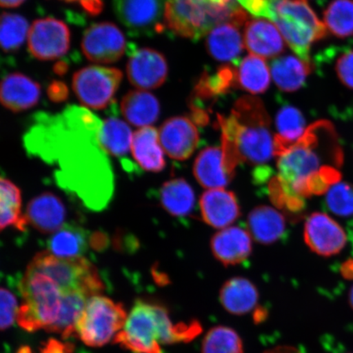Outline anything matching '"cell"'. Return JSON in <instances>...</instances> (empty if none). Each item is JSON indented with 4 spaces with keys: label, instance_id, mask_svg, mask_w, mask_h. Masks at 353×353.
Returning a JSON list of instances; mask_svg holds the SVG:
<instances>
[{
    "label": "cell",
    "instance_id": "5bb4252c",
    "mask_svg": "<svg viewBox=\"0 0 353 353\" xmlns=\"http://www.w3.org/2000/svg\"><path fill=\"white\" fill-rule=\"evenodd\" d=\"M126 72L132 86L147 91L156 90L165 82L169 68L165 56L160 52L142 48L130 55Z\"/></svg>",
    "mask_w": 353,
    "mask_h": 353
},
{
    "label": "cell",
    "instance_id": "3957f363",
    "mask_svg": "<svg viewBox=\"0 0 353 353\" xmlns=\"http://www.w3.org/2000/svg\"><path fill=\"white\" fill-rule=\"evenodd\" d=\"M249 20L236 0H166L165 29L178 37L199 41L225 22L242 26Z\"/></svg>",
    "mask_w": 353,
    "mask_h": 353
},
{
    "label": "cell",
    "instance_id": "e575fe53",
    "mask_svg": "<svg viewBox=\"0 0 353 353\" xmlns=\"http://www.w3.org/2000/svg\"><path fill=\"white\" fill-rule=\"evenodd\" d=\"M0 198H1V230L8 227H14L21 232H25L28 222L25 215L21 214V191L10 180L1 178L0 183Z\"/></svg>",
    "mask_w": 353,
    "mask_h": 353
},
{
    "label": "cell",
    "instance_id": "ab89813d",
    "mask_svg": "<svg viewBox=\"0 0 353 353\" xmlns=\"http://www.w3.org/2000/svg\"><path fill=\"white\" fill-rule=\"evenodd\" d=\"M0 299H1V316H0V326L1 329L6 330L10 328L17 319V299L14 294L10 292V290L6 288H1V293H0Z\"/></svg>",
    "mask_w": 353,
    "mask_h": 353
},
{
    "label": "cell",
    "instance_id": "d590c367",
    "mask_svg": "<svg viewBox=\"0 0 353 353\" xmlns=\"http://www.w3.org/2000/svg\"><path fill=\"white\" fill-rule=\"evenodd\" d=\"M324 24L334 37L345 39L353 34V0H333L324 12Z\"/></svg>",
    "mask_w": 353,
    "mask_h": 353
},
{
    "label": "cell",
    "instance_id": "5b68a950",
    "mask_svg": "<svg viewBox=\"0 0 353 353\" xmlns=\"http://www.w3.org/2000/svg\"><path fill=\"white\" fill-rule=\"evenodd\" d=\"M20 292L24 303L17 321L21 328L33 332L55 323L64 292L51 278L28 268L20 282Z\"/></svg>",
    "mask_w": 353,
    "mask_h": 353
},
{
    "label": "cell",
    "instance_id": "ba28073f",
    "mask_svg": "<svg viewBox=\"0 0 353 353\" xmlns=\"http://www.w3.org/2000/svg\"><path fill=\"white\" fill-rule=\"evenodd\" d=\"M122 79L121 70L90 65L74 74L72 88L83 107L101 110L112 103Z\"/></svg>",
    "mask_w": 353,
    "mask_h": 353
},
{
    "label": "cell",
    "instance_id": "f907efd6",
    "mask_svg": "<svg viewBox=\"0 0 353 353\" xmlns=\"http://www.w3.org/2000/svg\"><path fill=\"white\" fill-rule=\"evenodd\" d=\"M348 299H350V305L353 308V286H352V290H350V297H348Z\"/></svg>",
    "mask_w": 353,
    "mask_h": 353
},
{
    "label": "cell",
    "instance_id": "9c48e42d",
    "mask_svg": "<svg viewBox=\"0 0 353 353\" xmlns=\"http://www.w3.org/2000/svg\"><path fill=\"white\" fill-rule=\"evenodd\" d=\"M157 305L141 300L136 302L123 330L114 336V343L136 353H161Z\"/></svg>",
    "mask_w": 353,
    "mask_h": 353
},
{
    "label": "cell",
    "instance_id": "c3c4849f",
    "mask_svg": "<svg viewBox=\"0 0 353 353\" xmlns=\"http://www.w3.org/2000/svg\"><path fill=\"white\" fill-rule=\"evenodd\" d=\"M342 274L347 279H353V261H347L343 265Z\"/></svg>",
    "mask_w": 353,
    "mask_h": 353
},
{
    "label": "cell",
    "instance_id": "8d00e7d4",
    "mask_svg": "<svg viewBox=\"0 0 353 353\" xmlns=\"http://www.w3.org/2000/svg\"><path fill=\"white\" fill-rule=\"evenodd\" d=\"M30 26L28 20L16 13L3 12L0 26V42L4 52L19 50L28 37Z\"/></svg>",
    "mask_w": 353,
    "mask_h": 353
},
{
    "label": "cell",
    "instance_id": "4316f807",
    "mask_svg": "<svg viewBox=\"0 0 353 353\" xmlns=\"http://www.w3.org/2000/svg\"><path fill=\"white\" fill-rule=\"evenodd\" d=\"M219 297L221 303L228 312L234 315H245L257 306L259 291L246 278L236 276L225 282Z\"/></svg>",
    "mask_w": 353,
    "mask_h": 353
},
{
    "label": "cell",
    "instance_id": "7c38bea8",
    "mask_svg": "<svg viewBox=\"0 0 353 353\" xmlns=\"http://www.w3.org/2000/svg\"><path fill=\"white\" fill-rule=\"evenodd\" d=\"M81 48L87 59L99 64H112L122 59L126 39L121 30L112 22L95 23L83 33Z\"/></svg>",
    "mask_w": 353,
    "mask_h": 353
},
{
    "label": "cell",
    "instance_id": "836d02e7",
    "mask_svg": "<svg viewBox=\"0 0 353 353\" xmlns=\"http://www.w3.org/2000/svg\"><path fill=\"white\" fill-rule=\"evenodd\" d=\"M88 299L81 291L63 293V301L55 323L46 329L48 332L57 333L66 339L77 334V324L86 307Z\"/></svg>",
    "mask_w": 353,
    "mask_h": 353
},
{
    "label": "cell",
    "instance_id": "ee69618b",
    "mask_svg": "<svg viewBox=\"0 0 353 353\" xmlns=\"http://www.w3.org/2000/svg\"><path fill=\"white\" fill-rule=\"evenodd\" d=\"M68 3H78L83 10L92 16L99 15L103 10L101 0H63Z\"/></svg>",
    "mask_w": 353,
    "mask_h": 353
},
{
    "label": "cell",
    "instance_id": "ac0fdd59",
    "mask_svg": "<svg viewBox=\"0 0 353 353\" xmlns=\"http://www.w3.org/2000/svg\"><path fill=\"white\" fill-rule=\"evenodd\" d=\"M210 248L216 259L225 266L245 261L252 253V236L239 227L222 229L212 237Z\"/></svg>",
    "mask_w": 353,
    "mask_h": 353
},
{
    "label": "cell",
    "instance_id": "6da1fadb",
    "mask_svg": "<svg viewBox=\"0 0 353 353\" xmlns=\"http://www.w3.org/2000/svg\"><path fill=\"white\" fill-rule=\"evenodd\" d=\"M343 152L332 123L321 120L308 126L288 151L278 157V180L292 195L307 197V186L325 165L342 164Z\"/></svg>",
    "mask_w": 353,
    "mask_h": 353
},
{
    "label": "cell",
    "instance_id": "603a6c76",
    "mask_svg": "<svg viewBox=\"0 0 353 353\" xmlns=\"http://www.w3.org/2000/svg\"><path fill=\"white\" fill-rule=\"evenodd\" d=\"M132 157L143 170L161 172L165 169L164 151L159 139V131L152 126L140 128L132 135Z\"/></svg>",
    "mask_w": 353,
    "mask_h": 353
},
{
    "label": "cell",
    "instance_id": "83f0119b",
    "mask_svg": "<svg viewBox=\"0 0 353 353\" xmlns=\"http://www.w3.org/2000/svg\"><path fill=\"white\" fill-rule=\"evenodd\" d=\"M276 129L275 156L279 157L302 138L307 130L305 118L298 108L285 105L276 114Z\"/></svg>",
    "mask_w": 353,
    "mask_h": 353
},
{
    "label": "cell",
    "instance_id": "7a4b0ae2",
    "mask_svg": "<svg viewBox=\"0 0 353 353\" xmlns=\"http://www.w3.org/2000/svg\"><path fill=\"white\" fill-rule=\"evenodd\" d=\"M222 139L232 145L240 161L263 165L275 156L271 119L263 101L244 96L236 101L230 116L218 114Z\"/></svg>",
    "mask_w": 353,
    "mask_h": 353
},
{
    "label": "cell",
    "instance_id": "30bf717a",
    "mask_svg": "<svg viewBox=\"0 0 353 353\" xmlns=\"http://www.w3.org/2000/svg\"><path fill=\"white\" fill-rule=\"evenodd\" d=\"M166 0H113L114 12L132 37H152L165 30Z\"/></svg>",
    "mask_w": 353,
    "mask_h": 353
},
{
    "label": "cell",
    "instance_id": "1f68e13d",
    "mask_svg": "<svg viewBox=\"0 0 353 353\" xmlns=\"http://www.w3.org/2000/svg\"><path fill=\"white\" fill-rule=\"evenodd\" d=\"M236 65L238 88L252 94H263L268 90L271 82V70L264 59L252 54L243 59Z\"/></svg>",
    "mask_w": 353,
    "mask_h": 353
},
{
    "label": "cell",
    "instance_id": "277c9868",
    "mask_svg": "<svg viewBox=\"0 0 353 353\" xmlns=\"http://www.w3.org/2000/svg\"><path fill=\"white\" fill-rule=\"evenodd\" d=\"M268 3L266 19L275 24L285 43L299 59L312 63V44L327 35L323 22L306 0H268Z\"/></svg>",
    "mask_w": 353,
    "mask_h": 353
},
{
    "label": "cell",
    "instance_id": "8fae6325",
    "mask_svg": "<svg viewBox=\"0 0 353 353\" xmlns=\"http://www.w3.org/2000/svg\"><path fill=\"white\" fill-rule=\"evenodd\" d=\"M28 44L34 59L41 61L59 59L69 50L70 30L65 22L54 17L38 19L30 26Z\"/></svg>",
    "mask_w": 353,
    "mask_h": 353
},
{
    "label": "cell",
    "instance_id": "d4e9b609",
    "mask_svg": "<svg viewBox=\"0 0 353 353\" xmlns=\"http://www.w3.org/2000/svg\"><path fill=\"white\" fill-rule=\"evenodd\" d=\"M132 135L129 125L121 119L110 117L103 121L100 137L101 147L110 156L120 159L123 169L130 172L136 170L134 163L128 159Z\"/></svg>",
    "mask_w": 353,
    "mask_h": 353
},
{
    "label": "cell",
    "instance_id": "681fc988",
    "mask_svg": "<svg viewBox=\"0 0 353 353\" xmlns=\"http://www.w3.org/2000/svg\"><path fill=\"white\" fill-rule=\"evenodd\" d=\"M26 0H0V4L3 8H13L19 7Z\"/></svg>",
    "mask_w": 353,
    "mask_h": 353
},
{
    "label": "cell",
    "instance_id": "44dd1931",
    "mask_svg": "<svg viewBox=\"0 0 353 353\" xmlns=\"http://www.w3.org/2000/svg\"><path fill=\"white\" fill-rule=\"evenodd\" d=\"M28 224L42 233H55L63 226L65 208L63 201L50 192L34 197L26 212Z\"/></svg>",
    "mask_w": 353,
    "mask_h": 353
},
{
    "label": "cell",
    "instance_id": "4dcf8cb0",
    "mask_svg": "<svg viewBox=\"0 0 353 353\" xmlns=\"http://www.w3.org/2000/svg\"><path fill=\"white\" fill-rule=\"evenodd\" d=\"M238 88L236 65L234 63L221 66L214 74L205 72L194 90L192 101L217 98Z\"/></svg>",
    "mask_w": 353,
    "mask_h": 353
},
{
    "label": "cell",
    "instance_id": "60d3db41",
    "mask_svg": "<svg viewBox=\"0 0 353 353\" xmlns=\"http://www.w3.org/2000/svg\"><path fill=\"white\" fill-rule=\"evenodd\" d=\"M334 70L343 85L353 90V50L344 51L337 57Z\"/></svg>",
    "mask_w": 353,
    "mask_h": 353
},
{
    "label": "cell",
    "instance_id": "8992f818",
    "mask_svg": "<svg viewBox=\"0 0 353 353\" xmlns=\"http://www.w3.org/2000/svg\"><path fill=\"white\" fill-rule=\"evenodd\" d=\"M28 268L51 278L64 293L81 291L91 298L104 289L94 265L83 257L59 258L43 251L35 256Z\"/></svg>",
    "mask_w": 353,
    "mask_h": 353
},
{
    "label": "cell",
    "instance_id": "484cf974",
    "mask_svg": "<svg viewBox=\"0 0 353 353\" xmlns=\"http://www.w3.org/2000/svg\"><path fill=\"white\" fill-rule=\"evenodd\" d=\"M121 109L126 121L139 128L153 125L161 113V105L157 97L140 90L127 92L121 101Z\"/></svg>",
    "mask_w": 353,
    "mask_h": 353
},
{
    "label": "cell",
    "instance_id": "4fadbf2b",
    "mask_svg": "<svg viewBox=\"0 0 353 353\" xmlns=\"http://www.w3.org/2000/svg\"><path fill=\"white\" fill-rule=\"evenodd\" d=\"M304 241L313 252L325 257L341 253L346 245L347 235L336 221L316 212L304 224Z\"/></svg>",
    "mask_w": 353,
    "mask_h": 353
},
{
    "label": "cell",
    "instance_id": "b9f144b4",
    "mask_svg": "<svg viewBox=\"0 0 353 353\" xmlns=\"http://www.w3.org/2000/svg\"><path fill=\"white\" fill-rule=\"evenodd\" d=\"M243 10L255 17H266L268 12V0H236Z\"/></svg>",
    "mask_w": 353,
    "mask_h": 353
},
{
    "label": "cell",
    "instance_id": "7bdbcfd3",
    "mask_svg": "<svg viewBox=\"0 0 353 353\" xmlns=\"http://www.w3.org/2000/svg\"><path fill=\"white\" fill-rule=\"evenodd\" d=\"M72 343L50 339L41 347L39 353H72Z\"/></svg>",
    "mask_w": 353,
    "mask_h": 353
},
{
    "label": "cell",
    "instance_id": "bcb514c9",
    "mask_svg": "<svg viewBox=\"0 0 353 353\" xmlns=\"http://www.w3.org/2000/svg\"><path fill=\"white\" fill-rule=\"evenodd\" d=\"M264 353H302L298 348L289 346H280L268 350Z\"/></svg>",
    "mask_w": 353,
    "mask_h": 353
},
{
    "label": "cell",
    "instance_id": "7402d4cb",
    "mask_svg": "<svg viewBox=\"0 0 353 353\" xmlns=\"http://www.w3.org/2000/svg\"><path fill=\"white\" fill-rule=\"evenodd\" d=\"M240 25L225 22L206 35V50L214 59L223 63H236L245 47Z\"/></svg>",
    "mask_w": 353,
    "mask_h": 353
},
{
    "label": "cell",
    "instance_id": "9a60e30c",
    "mask_svg": "<svg viewBox=\"0 0 353 353\" xmlns=\"http://www.w3.org/2000/svg\"><path fill=\"white\" fill-rule=\"evenodd\" d=\"M158 131L163 150L176 161L191 157L200 141L195 123L185 117L168 119Z\"/></svg>",
    "mask_w": 353,
    "mask_h": 353
},
{
    "label": "cell",
    "instance_id": "f546056e",
    "mask_svg": "<svg viewBox=\"0 0 353 353\" xmlns=\"http://www.w3.org/2000/svg\"><path fill=\"white\" fill-rule=\"evenodd\" d=\"M159 201L165 211L174 217H187L196 205V196L191 185L183 179H174L163 184Z\"/></svg>",
    "mask_w": 353,
    "mask_h": 353
},
{
    "label": "cell",
    "instance_id": "e0dca14e",
    "mask_svg": "<svg viewBox=\"0 0 353 353\" xmlns=\"http://www.w3.org/2000/svg\"><path fill=\"white\" fill-rule=\"evenodd\" d=\"M244 43L250 54L263 59H274L285 51V41L272 21L251 19L245 23Z\"/></svg>",
    "mask_w": 353,
    "mask_h": 353
},
{
    "label": "cell",
    "instance_id": "52a82bcc",
    "mask_svg": "<svg viewBox=\"0 0 353 353\" xmlns=\"http://www.w3.org/2000/svg\"><path fill=\"white\" fill-rule=\"evenodd\" d=\"M127 315L121 303L95 295L88 299L77 324V334L90 347H101L123 328Z\"/></svg>",
    "mask_w": 353,
    "mask_h": 353
},
{
    "label": "cell",
    "instance_id": "2e32d148",
    "mask_svg": "<svg viewBox=\"0 0 353 353\" xmlns=\"http://www.w3.org/2000/svg\"><path fill=\"white\" fill-rule=\"evenodd\" d=\"M200 210L203 220L216 229L231 227L241 216L235 194L224 188L210 189L202 194Z\"/></svg>",
    "mask_w": 353,
    "mask_h": 353
},
{
    "label": "cell",
    "instance_id": "7dc6e473",
    "mask_svg": "<svg viewBox=\"0 0 353 353\" xmlns=\"http://www.w3.org/2000/svg\"><path fill=\"white\" fill-rule=\"evenodd\" d=\"M268 312L264 308L257 307L255 309L254 314V321L256 324L261 323L262 321L267 319Z\"/></svg>",
    "mask_w": 353,
    "mask_h": 353
},
{
    "label": "cell",
    "instance_id": "cb8c5ba5",
    "mask_svg": "<svg viewBox=\"0 0 353 353\" xmlns=\"http://www.w3.org/2000/svg\"><path fill=\"white\" fill-rule=\"evenodd\" d=\"M247 225L251 236L264 245L279 241L286 232L283 214L268 205L255 207L248 216Z\"/></svg>",
    "mask_w": 353,
    "mask_h": 353
},
{
    "label": "cell",
    "instance_id": "f35d334b",
    "mask_svg": "<svg viewBox=\"0 0 353 353\" xmlns=\"http://www.w3.org/2000/svg\"><path fill=\"white\" fill-rule=\"evenodd\" d=\"M325 205L331 213L339 217L353 215V186L347 183H338L331 187L325 196Z\"/></svg>",
    "mask_w": 353,
    "mask_h": 353
},
{
    "label": "cell",
    "instance_id": "f6af8a7d",
    "mask_svg": "<svg viewBox=\"0 0 353 353\" xmlns=\"http://www.w3.org/2000/svg\"><path fill=\"white\" fill-rule=\"evenodd\" d=\"M90 244L92 249L103 251L109 245V238L105 233L96 232L90 237Z\"/></svg>",
    "mask_w": 353,
    "mask_h": 353
},
{
    "label": "cell",
    "instance_id": "816d5d0a",
    "mask_svg": "<svg viewBox=\"0 0 353 353\" xmlns=\"http://www.w3.org/2000/svg\"><path fill=\"white\" fill-rule=\"evenodd\" d=\"M17 353H30V351L29 350V347H21V350H19V352Z\"/></svg>",
    "mask_w": 353,
    "mask_h": 353
},
{
    "label": "cell",
    "instance_id": "ffe728a7",
    "mask_svg": "<svg viewBox=\"0 0 353 353\" xmlns=\"http://www.w3.org/2000/svg\"><path fill=\"white\" fill-rule=\"evenodd\" d=\"M197 182L206 189L224 188L233 178L222 148L209 147L199 153L193 166Z\"/></svg>",
    "mask_w": 353,
    "mask_h": 353
},
{
    "label": "cell",
    "instance_id": "f1b7e54d",
    "mask_svg": "<svg viewBox=\"0 0 353 353\" xmlns=\"http://www.w3.org/2000/svg\"><path fill=\"white\" fill-rule=\"evenodd\" d=\"M310 63L293 55L277 57L271 63V76L281 91L291 92L301 88L312 72Z\"/></svg>",
    "mask_w": 353,
    "mask_h": 353
},
{
    "label": "cell",
    "instance_id": "d6986e66",
    "mask_svg": "<svg viewBox=\"0 0 353 353\" xmlns=\"http://www.w3.org/2000/svg\"><path fill=\"white\" fill-rule=\"evenodd\" d=\"M41 94V85L24 74H8L1 82L0 101L4 108L13 112L34 108Z\"/></svg>",
    "mask_w": 353,
    "mask_h": 353
},
{
    "label": "cell",
    "instance_id": "74e56055",
    "mask_svg": "<svg viewBox=\"0 0 353 353\" xmlns=\"http://www.w3.org/2000/svg\"><path fill=\"white\" fill-rule=\"evenodd\" d=\"M202 353H243L241 339L233 329L217 326L203 339Z\"/></svg>",
    "mask_w": 353,
    "mask_h": 353
},
{
    "label": "cell",
    "instance_id": "d6a6232c",
    "mask_svg": "<svg viewBox=\"0 0 353 353\" xmlns=\"http://www.w3.org/2000/svg\"><path fill=\"white\" fill-rule=\"evenodd\" d=\"M48 252L56 257H82L88 249L87 232L72 224H64L48 241Z\"/></svg>",
    "mask_w": 353,
    "mask_h": 353
}]
</instances>
